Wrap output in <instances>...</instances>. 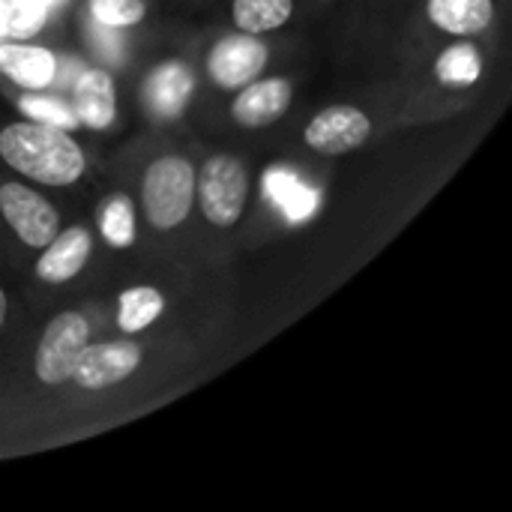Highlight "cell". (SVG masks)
Masks as SVG:
<instances>
[{
    "instance_id": "obj_1",
    "label": "cell",
    "mask_w": 512,
    "mask_h": 512,
    "mask_svg": "<svg viewBox=\"0 0 512 512\" xmlns=\"http://www.w3.org/2000/svg\"><path fill=\"white\" fill-rule=\"evenodd\" d=\"M0 156L21 174L45 186H69L84 171L78 144L48 123H12L0 132Z\"/></svg>"
},
{
    "instance_id": "obj_2",
    "label": "cell",
    "mask_w": 512,
    "mask_h": 512,
    "mask_svg": "<svg viewBox=\"0 0 512 512\" xmlns=\"http://www.w3.org/2000/svg\"><path fill=\"white\" fill-rule=\"evenodd\" d=\"M195 201V168L180 156H162L144 177V210L153 228L180 225Z\"/></svg>"
},
{
    "instance_id": "obj_3",
    "label": "cell",
    "mask_w": 512,
    "mask_h": 512,
    "mask_svg": "<svg viewBox=\"0 0 512 512\" xmlns=\"http://www.w3.org/2000/svg\"><path fill=\"white\" fill-rule=\"evenodd\" d=\"M246 189H249L246 171L231 156H213L201 168V177L195 174V192L201 198V210L219 228H231L240 219L246 204Z\"/></svg>"
},
{
    "instance_id": "obj_4",
    "label": "cell",
    "mask_w": 512,
    "mask_h": 512,
    "mask_svg": "<svg viewBox=\"0 0 512 512\" xmlns=\"http://www.w3.org/2000/svg\"><path fill=\"white\" fill-rule=\"evenodd\" d=\"M90 342V327L87 321L78 315V312H63L57 315L45 333H42V342H39V351H36V378L42 384H66L75 372V363L84 351V345Z\"/></svg>"
},
{
    "instance_id": "obj_5",
    "label": "cell",
    "mask_w": 512,
    "mask_h": 512,
    "mask_svg": "<svg viewBox=\"0 0 512 512\" xmlns=\"http://www.w3.org/2000/svg\"><path fill=\"white\" fill-rule=\"evenodd\" d=\"M0 213L21 237V243L42 249L57 234V210L21 183L0 186Z\"/></svg>"
},
{
    "instance_id": "obj_6",
    "label": "cell",
    "mask_w": 512,
    "mask_h": 512,
    "mask_svg": "<svg viewBox=\"0 0 512 512\" xmlns=\"http://www.w3.org/2000/svg\"><path fill=\"white\" fill-rule=\"evenodd\" d=\"M267 66V45L255 39V33L225 36L207 60L210 78L219 87H243L255 81Z\"/></svg>"
},
{
    "instance_id": "obj_7",
    "label": "cell",
    "mask_w": 512,
    "mask_h": 512,
    "mask_svg": "<svg viewBox=\"0 0 512 512\" xmlns=\"http://www.w3.org/2000/svg\"><path fill=\"white\" fill-rule=\"evenodd\" d=\"M141 363V348L132 342H108V345H84L72 378L84 390H105L126 381Z\"/></svg>"
},
{
    "instance_id": "obj_8",
    "label": "cell",
    "mask_w": 512,
    "mask_h": 512,
    "mask_svg": "<svg viewBox=\"0 0 512 512\" xmlns=\"http://www.w3.org/2000/svg\"><path fill=\"white\" fill-rule=\"evenodd\" d=\"M372 132V123L363 111L351 105L327 108L306 126V144L324 156H342L357 150Z\"/></svg>"
},
{
    "instance_id": "obj_9",
    "label": "cell",
    "mask_w": 512,
    "mask_h": 512,
    "mask_svg": "<svg viewBox=\"0 0 512 512\" xmlns=\"http://www.w3.org/2000/svg\"><path fill=\"white\" fill-rule=\"evenodd\" d=\"M288 105H291V84L285 78H270V81L246 84V90L234 99L231 114L240 126L258 129L279 120L288 111Z\"/></svg>"
},
{
    "instance_id": "obj_10",
    "label": "cell",
    "mask_w": 512,
    "mask_h": 512,
    "mask_svg": "<svg viewBox=\"0 0 512 512\" xmlns=\"http://www.w3.org/2000/svg\"><path fill=\"white\" fill-rule=\"evenodd\" d=\"M87 258H90V234L84 228H66L63 234L51 237L48 249L36 261V276L51 285L66 282L75 273H81Z\"/></svg>"
},
{
    "instance_id": "obj_11",
    "label": "cell",
    "mask_w": 512,
    "mask_h": 512,
    "mask_svg": "<svg viewBox=\"0 0 512 512\" xmlns=\"http://www.w3.org/2000/svg\"><path fill=\"white\" fill-rule=\"evenodd\" d=\"M117 99H114V81L102 69L78 72L75 78V114L78 123L90 129H108L114 123Z\"/></svg>"
},
{
    "instance_id": "obj_12",
    "label": "cell",
    "mask_w": 512,
    "mask_h": 512,
    "mask_svg": "<svg viewBox=\"0 0 512 512\" xmlns=\"http://www.w3.org/2000/svg\"><path fill=\"white\" fill-rule=\"evenodd\" d=\"M0 72L30 90H39L54 81L57 75V57L39 45H21V42H6L0 45Z\"/></svg>"
},
{
    "instance_id": "obj_13",
    "label": "cell",
    "mask_w": 512,
    "mask_h": 512,
    "mask_svg": "<svg viewBox=\"0 0 512 512\" xmlns=\"http://www.w3.org/2000/svg\"><path fill=\"white\" fill-rule=\"evenodd\" d=\"M192 72L183 66V63H162L150 78H147V87H144V96H147V105L153 108V114L159 117H177L189 96H192Z\"/></svg>"
},
{
    "instance_id": "obj_14",
    "label": "cell",
    "mask_w": 512,
    "mask_h": 512,
    "mask_svg": "<svg viewBox=\"0 0 512 512\" xmlns=\"http://www.w3.org/2000/svg\"><path fill=\"white\" fill-rule=\"evenodd\" d=\"M492 0H429V18L447 33H480L492 24Z\"/></svg>"
},
{
    "instance_id": "obj_15",
    "label": "cell",
    "mask_w": 512,
    "mask_h": 512,
    "mask_svg": "<svg viewBox=\"0 0 512 512\" xmlns=\"http://www.w3.org/2000/svg\"><path fill=\"white\" fill-rule=\"evenodd\" d=\"M264 186H267V195L279 204V210L291 222H303V219H309L318 210V192L309 189L294 174H288L285 168H270Z\"/></svg>"
},
{
    "instance_id": "obj_16",
    "label": "cell",
    "mask_w": 512,
    "mask_h": 512,
    "mask_svg": "<svg viewBox=\"0 0 512 512\" xmlns=\"http://www.w3.org/2000/svg\"><path fill=\"white\" fill-rule=\"evenodd\" d=\"M291 0H234V24L243 33H267L291 18Z\"/></svg>"
},
{
    "instance_id": "obj_17",
    "label": "cell",
    "mask_w": 512,
    "mask_h": 512,
    "mask_svg": "<svg viewBox=\"0 0 512 512\" xmlns=\"http://www.w3.org/2000/svg\"><path fill=\"white\" fill-rule=\"evenodd\" d=\"M435 72L444 84L450 87H471L480 72H483V60H480V51L471 45V42H459V45H450L438 63H435Z\"/></svg>"
},
{
    "instance_id": "obj_18",
    "label": "cell",
    "mask_w": 512,
    "mask_h": 512,
    "mask_svg": "<svg viewBox=\"0 0 512 512\" xmlns=\"http://www.w3.org/2000/svg\"><path fill=\"white\" fill-rule=\"evenodd\" d=\"M162 306L165 300L156 288H129L120 294V327L126 333H138L162 315Z\"/></svg>"
},
{
    "instance_id": "obj_19",
    "label": "cell",
    "mask_w": 512,
    "mask_h": 512,
    "mask_svg": "<svg viewBox=\"0 0 512 512\" xmlns=\"http://www.w3.org/2000/svg\"><path fill=\"white\" fill-rule=\"evenodd\" d=\"M42 0H0V36H33L45 24Z\"/></svg>"
},
{
    "instance_id": "obj_20",
    "label": "cell",
    "mask_w": 512,
    "mask_h": 512,
    "mask_svg": "<svg viewBox=\"0 0 512 512\" xmlns=\"http://www.w3.org/2000/svg\"><path fill=\"white\" fill-rule=\"evenodd\" d=\"M99 228H102V234H105V240L111 246H120V249L129 246L135 240V210H132V204L123 195L111 198L102 207Z\"/></svg>"
},
{
    "instance_id": "obj_21",
    "label": "cell",
    "mask_w": 512,
    "mask_h": 512,
    "mask_svg": "<svg viewBox=\"0 0 512 512\" xmlns=\"http://www.w3.org/2000/svg\"><path fill=\"white\" fill-rule=\"evenodd\" d=\"M21 111L36 120V123H48V126H57V129H72L78 123V114L75 108H69L66 102L60 99H48V96H24L21 99Z\"/></svg>"
},
{
    "instance_id": "obj_22",
    "label": "cell",
    "mask_w": 512,
    "mask_h": 512,
    "mask_svg": "<svg viewBox=\"0 0 512 512\" xmlns=\"http://www.w3.org/2000/svg\"><path fill=\"white\" fill-rule=\"evenodd\" d=\"M90 12L96 21L108 27H129L144 18L141 0H90Z\"/></svg>"
},
{
    "instance_id": "obj_23",
    "label": "cell",
    "mask_w": 512,
    "mask_h": 512,
    "mask_svg": "<svg viewBox=\"0 0 512 512\" xmlns=\"http://www.w3.org/2000/svg\"><path fill=\"white\" fill-rule=\"evenodd\" d=\"M117 27H108V24H102V21H96L93 18V24H90V45L99 51V54H105L108 60H120V54H123V42H120V36L114 33Z\"/></svg>"
},
{
    "instance_id": "obj_24",
    "label": "cell",
    "mask_w": 512,
    "mask_h": 512,
    "mask_svg": "<svg viewBox=\"0 0 512 512\" xmlns=\"http://www.w3.org/2000/svg\"><path fill=\"white\" fill-rule=\"evenodd\" d=\"M3 321H6V294L0 291V327H3Z\"/></svg>"
},
{
    "instance_id": "obj_25",
    "label": "cell",
    "mask_w": 512,
    "mask_h": 512,
    "mask_svg": "<svg viewBox=\"0 0 512 512\" xmlns=\"http://www.w3.org/2000/svg\"><path fill=\"white\" fill-rule=\"evenodd\" d=\"M42 3H51V0H42Z\"/></svg>"
}]
</instances>
